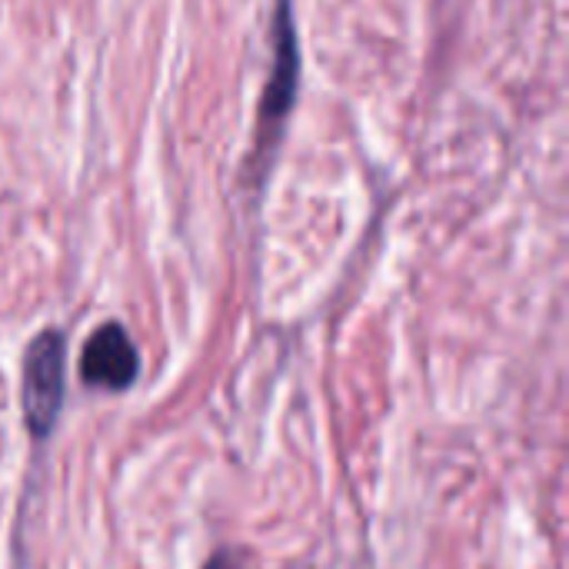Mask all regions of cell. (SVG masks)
<instances>
[{
    "instance_id": "1",
    "label": "cell",
    "mask_w": 569,
    "mask_h": 569,
    "mask_svg": "<svg viewBox=\"0 0 569 569\" xmlns=\"http://www.w3.org/2000/svg\"><path fill=\"white\" fill-rule=\"evenodd\" d=\"M63 403V337L43 330L23 357V417L33 437H47Z\"/></svg>"
},
{
    "instance_id": "4",
    "label": "cell",
    "mask_w": 569,
    "mask_h": 569,
    "mask_svg": "<svg viewBox=\"0 0 569 569\" xmlns=\"http://www.w3.org/2000/svg\"><path fill=\"white\" fill-rule=\"evenodd\" d=\"M210 569H233V567H230V563H223V560H220V563H213V567H210Z\"/></svg>"
},
{
    "instance_id": "3",
    "label": "cell",
    "mask_w": 569,
    "mask_h": 569,
    "mask_svg": "<svg viewBox=\"0 0 569 569\" xmlns=\"http://www.w3.org/2000/svg\"><path fill=\"white\" fill-rule=\"evenodd\" d=\"M137 347L120 323H103L83 347L80 377L100 390H123L137 380Z\"/></svg>"
},
{
    "instance_id": "2",
    "label": "cell",
    "mask_w": 569,
    "mask_h": 569,
    "mask_svg": "<svg viewBox=\"0 0 569 569\" xmlns=\"http://www.w3.org/2000/svg\"><path fill=\"white\" fill-rule=\"evenodd\" d=\"M300 80V50H297V30L290 17V0L277 3V20H273V70L260 100V140H267L280 120L290 113L297 100V83Z\"/></svg>"
}]
</instances>
